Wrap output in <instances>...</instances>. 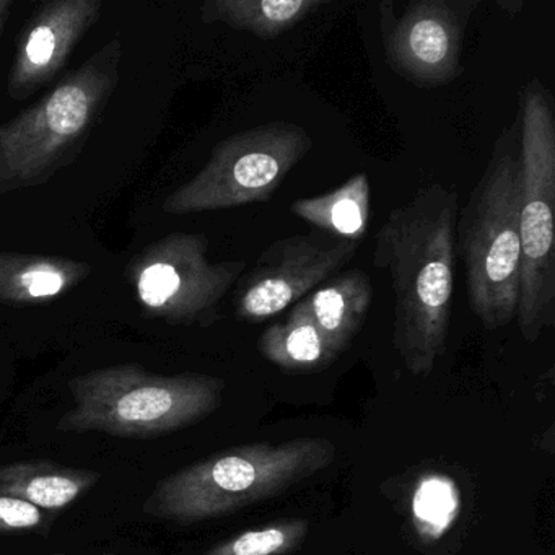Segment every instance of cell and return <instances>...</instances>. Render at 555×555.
<instances>
[{
	"instance_id": "cell-1",
	"label": "cell",
	"mask_w": 555,
	"mask_h": 555,
	"mask_svg": "<svg viewBox=\"0 0 555 555\" xmlns=\"http://www.w3.org/2000/svg\"><path fill=\"white\" fill-rule=\"evenodd\" d=\"M456 191L424 184L389 212L373 264L395 292V347L409 372L428 375L447 350L456 274Z\"/></svg>"
},
{
	"instance_id": "cell-2",
	"label": "cell",
	"mask_w": 555,
	"mask_h": 555,
	"mask_svg": "<svg viewBox=\"0 0 555 555\" xmlns=\"http://www.w3.org/2000/svg\"><path fill=\"white\" fill-rule=\"evenodd\" d=\"M122 57L121 38H112L40 102L0 125V197L44 186L80 157L118 89Z\"/></svg>"
},
{
	"instance_id": "cell-3",
	"label": "cell",
	"mask_w": 555,
	"mask_h": 555,
	"mask_svg": "<svg viewBox=\"0 0 555 555\" xmlns=\"http://www.w3.org/2000/svg\"><path fill=\"white\" fill-rule=\"evenodd\" d=\"M519 115L500 132L482 177L456 222V253L466 269L470 310L489 331L508 326L519 291Z\"/></svg>"
},
{
	"instance_id": "cell-4",
	"label": "cell",
	"mask_w": 555,
	"mask_h": 555,
	"mask_svg": "<svg viewBox=\"0 0 555 555\" xmlns=\"http://www.w3.org/2000/svg\"><path fill=\"white\" fill-rule=\"evenodd\" d=\"M334 456L336 447L320 437L230 448L158 482L144 512L178 522L220 518L285 492L330 466Z\"/></svg>"
},
{
	"instance_id": "cell-5",
	"label": "cell",
	"mask_w": 555,
	"mask_h": 555,
	"mask_svg": "<svg viewBox=\"0 0 555 555\" xmlns=\"http://www.w3.org/2000/svg\"><path fill=\"white\" fill-rule=\"evenodd\" d=\"M223 388V379L201 373L165 376L134 363L106 366L70 379L74 408L57 428L155 438L212 414Z\"/></svg>"
},
{
	"instance_id": "cell-6",
	"label": "cell",
	"mask_w": 555,
	"mask_h": 555,
	"mask_svg": "<svg viewBox=\"0 0 555 555\" xmlns=\"http://www.w3.org/2000/svg\"><path fill=\"white\" fill-rule=\"evenodd\" d=\"M518 115L521 264L515 320L522 339L532 344L555 323V115L538 79L522 89Z\"/></svg>"
},
{
	"instance_id": "cell-7",
	"label": "cell",
	"mask_w": 555,
	"mask_h": 555,
	"mask_svg": "<svg viewBox=\"0 0 555 555\" xmlns=\"http://www.w3.org/2000/svg\"><path fill=\"white\" fill-rule=\"evenodd\" d=\"M313 144L310 132L294 122L236 132L214 147L196 177L165 199L164 212L186 216L268 203Z\"/></svg>"
},
{
	"instance_id": "cell-8",
	"label": "cell",
	"mask_w": 555,
	"mask_h": 555,
	"mask_svg": "<svg viewBox=\"0 0 555 555\" xmlns=\"http://www.w3.org/2000/svg\"><path fill=\"white\" fill-rule=\"evenodd\" d=\"M201 233H170L131 259L128 279L151 317L171 324L210 326L219 305L245 272V261L212 262Z\"/></svg>"
},
{
	"instance_id": "cell-9",
	"label": "cell",
	"mask_w": 555,
	"mask_h": 555,
	"mask_svg": "<svg viewBox=\"0 0 555 555\" xmlns=\"http://www.w3.org/2000/svg\"><path fill=\"white\" fill-rule=\"evenodd\" d=\"M476 0H414L396 14L382 2L379 31L386 63L392 73L421 89L454 82L463 74L467 24Z\"/></svg>"
},
{
	"instance_id": "cell-10",
	"label": "cell",
	"mask_w": 555,
	"mask_h": 555,
	"mask_svg": "<svg viewBox=\"0 0 555 555\" xmlns=\"http://www.w3.org/2000/svg\"><path fill=\"white\" fill-rule=\"evenodd\" d=\"M357 243L323 232L278 240L259 255L235 295L236 318L262 323L297 305L356 256Z\"/></svg>"
},
{
	"instance_id": "cell-11",
	"label": "cell",
	"mask_w": 555,
	"mask_h": 555,
	"mask_svg": "<svg viewBox=\"0 0 555 555\" xmlns=\"http://www.w3.org/2000/svg\"><path fill=\"white\" fill-rule=\"evenodd\" d=\"M102 11V0H51L40 5L18 37L9 70V96L22 102L48 86L99 24Z\"/></svg>"
},
{
	"instance_id": "cell-12",
	"label": "cell",
	"mask_w": 555,
	"mask_h": 555,
	"mask_svg": "<svg viewBox=\"0 0 555 555\" xmlns=\"http://www.w3.org/2000/svg\"><path fill=\"white\" fill-rule=\"evenodd\" d=\"M90 271L89 262L79 259L0 251V305L56 300L79 287Z\"/></svg>"
},
{
	"instance_id": "cell-13",
	"label": "cell",
	"mask_w": 555,
	"mask_h": 555,
	"mask_svg": "<svg viewBox=\"0 0 555 555\" xmlns=\"http://www.w3.org/2000/svg\"><path fill=\"white\" fill-rule=\"evenodd\" d=\"M373 301L369 274L349 269L321 284L294 305V310L310 318L337 353L343 352L365 323Z\"/></svg>"
},
{
	"instance_id": "cell-14",
	"label": "cell",
	"mask_w": 555,
	"mask_h": 555,
	"mask_svg": "<svg viewBox=\"0 0 555 555\" xmlns=\"http://www.w3.org/2000/svg\"><path fill=\"white\" fill-rule=\"evenodd\" d=\"M102 479L96 470L76 469L53 461H17L0 466V495L30 502L44 512L73 505Z\"/></svg>"
},
{
	"instance_id": "cell-15",
	"label": "cell",
	"mask_w": 555,
	"mask_h": 555,
	"mask_svg": "<svg viewBox=\"0 0 555 555\" xmlns=\"http://www.w3.org/2000/svg\"><path fill=\"white\" fill-rule=\"evenodd\" d=\"M372 188L366 173H357L330 193L295 201L291 212L318 232L359 245L369 232Z\"/></svg>"
},
{
	"instance_id": "cell-16",
	"label": "cell",
	"mask_w": 555,
	"mask_h": 555,
	"mask_svg": "<svg viewBox=\"0 0 555 555\" xmlns=\"http://www.w3.org/2000/svg\"><path fill=\"white\" fill-rule=\"evenodd\" d=\"M323 5L320 0H207L201 5V21L274 40Z\"/></svg>"
},
{
	"instance_id": "cell-17",
	"label": "cell",
	"mask_w": 555,
	"mask_h": 555,
	"mask_svg": "<svg viewBox=\"0 0 555 555\" xmlns=\"http://www.w3.org/2000/svg\"><path fill=\"white\" fill-rule=\"evenodd\" d=\"M258 349L266 360L294 373L326 369L339 356L320 327L294 308L284 323L272 324L262 331Z\"/></svg>"
},
{
	"instance_id": "cell-18",
	"label": "cell",
	"mask_w": 555,
	"mask_h": 555,
	"mask_svg": "<svg viewBox=\"0 0 555 555\" xmlns=\"http://www.w3.org/2000/svg\"><path fill=\"white\" fill-rule=\"evenodd\" d=\"M308 531L305 519L271 522L225 539L203 555H288L304 544Z\"/></svg>"
},
{
	"instance_id": "cell-19",
	"label": "cell",
	"mask_w": 555,
	"mask_h": 555,
	"mask_svg": "<svg viewBox=\"0 0 555 555\" xmlns=\"http://www.w3.org/2000/svg\"><path fill=\"white\" fill-rule=\"evenodd\" d=\"M460 512V492L450 477L430 474L418 482L412 502L415 528L425 539L440 538Z\"/></svg>"
},
{
	"instance_id": "cell-20",
	"label": "cell",
	"mask_w": 555,
	"mask_h": 555,
	"mask_svg": "<svg viewBox=\"0 0 555 555\" xmlns=\"http://www.w3.org/2000/svg\"><path fill=\"white\" fill-rule=\"evenodd\" d=\"M50 512L15 496L0 495V534L40 532L50 525Z\"/></svg>"
},
{
	"instance_id": "cell-21",
	"label": "cell",
	"mask_w": 555,
	"mask_h": 555,
	"mask_svg": "<svg viewBox=\"0 0 555 555\" xmlns=\"http://www.w3.org/2000/svg\"><path fill=\"white\" fill-rule=\"evenodd\" d=\"M14 0H0V41L4 37L5 28H8L9 18H11L12 11H14Z\"/></svg>"
}]
</instances>
